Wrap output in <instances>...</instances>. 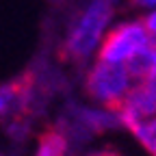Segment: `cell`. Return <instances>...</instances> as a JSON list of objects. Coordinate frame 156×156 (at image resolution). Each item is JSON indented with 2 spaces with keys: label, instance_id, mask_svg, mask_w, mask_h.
<instances>
[{
  "label": "cell",
  "instance_id": "obj_8",
  "mask_svg": "<svg viewBox=\"0 0 156 156\" xmlns=\"http://www.w3.org/2000/svg\"><path fill=\"white\" fill-rule=\"evenodd\" d=\"M132 5H136V7H147V9H152V7H154V0H132Z\"/></svg>",
  "mask_w": 156,
  "mask_h": 156
},
{
  "label": "cell",
  "instance_id": "obj_4",
  "mask_svg": "<svg viewBox=\"0 0 156 156\" xmlns=\"http://www.w3.org/2000/svg\"><path fill=\"white\" fill-rule=\"evenodd\" d=\"M33 91L35 78L30 72L22 74L7 85H0V119L15 117V122H22V115L33 104Z\"/></svg>",
  "mask_w": 156,
  "mask_h": 156
},
{
  "label": "cell",
  "instance_id": "obj_3",
  "mask_svg": "<svg viewBox=\"0 0 156 156\" xmlns=\"http://www.w3.org/2000/svg\"><path fill=\"white\" fill-rule=\"evenodd\" d=\"M154 44V35L147 33L143 20H136V22H126L115 26L100 48V56L98 61L102 63H115L119 65L122 61L130 58L132 54L141 52L143 48Z\"/></svg>",
  "mask_w": 156,
  "mask_h": 156
},
{
  "label": "cell",
  "instance_id": "obj_1",
  "mask_svg": "<svg viewBox=\"0 0 156 156\" xmlns=\"http://www.w3.org/2000/svg\"><path fill=\"white\" fill-rule=\"evenodd\" d=\"M113 15V0H91L89 7L80 13L78 22L69 30V37L61 48V56L74 63H83L100 41L108 20Z\"/></svg>",
  "mask_w": 156,
  "mask_h": 156
},
{
  "label": "cell",
  "instance_id": "obj_5",
  "mask_svg": "<svg viewBox=\"0 0 156 156\" xmlns=\"http://www.w3.org/2000/svg\"><path fill=\"white\" fill-rule=\"evenodd\" d=\"M67 154V134L61 126H48L39 134V145L35 156H65Z\"/></svg>",
  "mask_w": 156,
  "mask_h": 156
},
{
  "label": "cell",
  "instance_id": "obj_6",
  "mask_svg": "<svg viewBox=\"0 0 156 156\" xmlns=\"http://www.w3.org/2000/svg\"><path fill=\"white\" fill-rule=\"evenodd\" d=\"M154 44L143 48L141 52L132 54L130 58H126V74L128 78H136V80H150L154 78Z\"/></svg>",
  "mask_w": 156,
  "mask_h": 156
},
{
  "label": "cell",
  "instance_id": "obj_7",
  "mask_svg": "<svg viewBox=\"0 0 156 156\" xmlns=\"http://www.w3.org/2000/svg\"><path fill=\"white\" fill-rule=\"evenodd\" d=\"M130 130H132V134L136 136V139L141 141V145L147 150V154L150 156H154L156 154V124H154V119H147V122H139V124H134V126H130Z\"/></svg>",
  "mask_w": 156,
  "mask_h": 156
},
{
  "label": "cell",
  "instance_id": "obj_2",
  "mask_svg": "<svg viewBox=\"0 0 156 156\" xmlns=\"http://www.w3.org/2000/svg\"><path fill=\"white\" fill-rule=\"evenodd\" d=\"M85 89H87L89 98L104 104L108 111L117 113V108L122 106L124 98L130 89V78L122 65L98 61L93 65V69L87 74Z\"/></svg>",
  "mask_w": 156,
  "mask_h": 156
},
{
  "label": "cell",
  "instance_id": "obj_9",
  "mask_svg": "<svg viewBox=\"0 0 156 156\" xmlns=\"http://www.w3.org/2000/svg\"><path fill=\"white\" fill-rule=\"evenodd\" d=\"M91 156H119L117 152H111V150H104V152H95V154H91Z\"/></svg>",
  "mask_w": 156,
  "mask_h": 156
}]
</instances>
